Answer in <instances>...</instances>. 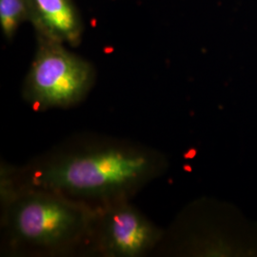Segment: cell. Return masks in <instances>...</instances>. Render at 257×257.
I'll return each mask as SVG.
<instances>
[{
    "label": "cell",
    "mask_w": 257,
    "mask_h": 257,
    "mask_svg": "<svg viewBox=\"0 0 257 257\" xmlns=\"http://www.w3.org/2000/svg\"><path fill=\"white\" fill-rule=\"evenodd\" d=\"M164 157L147 147L115 139L59 148L22 170L19 189H38L99 207L128 199L160 175Z\"/></svg>",
    "instance_id": "6da1fadb"
},
{
    "label": "cell",
    "mask_w": 257,
    "mask_h": 257,
    "mask_svg": "<svg viewBox=\"0 0 257 257\" xmlns=\"http://www.w3.org/2000/svg\"><path fill=\"white\" fill-rule=\"evenodd\" d=\"M3 210L14 245L48 252L91 242L97 213L96 206L38 189H19Z\"/></svg>",
    "instance_id": "7a4b0ae2"
},
{
    "label": "cell",
    "mask_w": 257,
    "mask_h": 257,
    "mask_svg": "<svg viewBox=\"0 0 257 257\" xmlns=\"http://www.w3.org/2000/svg\"><path fill=\"white\" fill-rule=\"evenodd\" d=\"M37 40L23 85L24 99L41 110L68 108L82 101L95 79L92 65L60 42L41 37Z\"/></svg>",
    "instance_id": "3957f363"
},
{
    "label": "cell",
    "mask_w": 257,
    "mask_h": 257,
    "mask_svg": "<svg viewBox=\"0 0 257 257\" xmlns=\"http://www.w3.org/2000/svg\"><path fill=\"white\" fill-rule=\"evenodd\" d=\"M128 200L97 207L91 242L104 255L141 256L161 237L160 230Z\"/></svg>",
    "instance_id": "277c9868"
},
{
    "label": "cell",
    "mask_w": 257,
    "mask_h": 257,
    "mask_svg": "<svg viewBox=\"0 0 257 257\" xmlns=\"http://www.w3.org/2000/svg\"><path fill=\"white\" fill-rule=\"evenodd\" d=\"M29 22L37 37L76 47L84 34L82 18L74 0H27Z\"/></svg>",
    "instance_id": "5b68a950"
},
{
    "label": "cell",
    "mask_w": 257,
    "mask_h": 257,
    "mask_svg": "<svg viewBox=\"0 0 257 257\" xmlns=\"http://www.w3.org/2000/svg\"><path fill=\"white\" fill-rule=\"evenodd\" d=\"M29 19L27 0H0V28L6 40L12 41L19 27Z\"/></svg>",
    "instance_id": "8992f818"
}]
</instances>
